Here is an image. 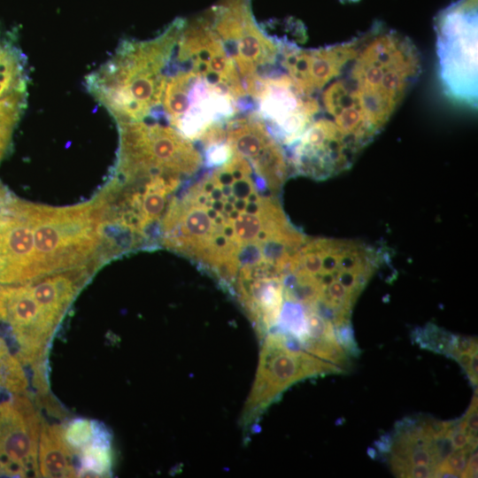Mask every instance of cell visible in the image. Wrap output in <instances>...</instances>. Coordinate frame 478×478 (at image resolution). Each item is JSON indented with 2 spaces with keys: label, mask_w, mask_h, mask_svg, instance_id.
<instances>
[{
  "label": "cell",
  "mask_w": 478,
  "mask_h": 478,
  "mask_svg": "<svg viewBox=\"0 0 478 478\" xmlns=\"http://www.w3.org/2000/svg\"><path fill=\"white\" fill-rule=\"evenodd\" d=\"M266 181L232 150L174 196L161 220L158 240L233 288L239 273L277 256L298 232Z\"/></svg>",
  "instance_id": "1"
},
{
  "label": "cell",
  "mask_w": 478,
  "mask_h": 478,
  "mask_svg": "<svg viewBox=\"0 0 478 478\" xmlns=\"http://www.w3.org/2000/svg\"><path fill=\"white\" fill-rule=\"evenodd\" d=\"M184 23L176 19L152 39L122 41L114 54L87 76L88 91L117 123L143 120L160 110L168 66Z\"/></svg>",
  "instance_id": "2"
},
{
  "label": "cell",
  "mask_w": 478,
  "mask_h": 478,
  "mask_svg": "<svg viewBox=\"0 0 478 478\" xmlns=\"http://www.w3.org/2000/svg\"><path fill=\"white\" fill-rule=\"evenodd\" d=\"M420 67L416 47L401 34L374 27L360 36L347 71L379 131L417 80Z\"/></svg>",
  "instance_id": "3"
},
{
  "label": "cell",
  "mask_w": 478,
  "mask_h": 478,
  "mask_svg": "<svg viewBox=\"0 0 478 478\" xmlns=\"http://www.w3.org/2000/svg\"><path fill=\"white\" fill-rule=\"evenodd\" d=\"M22 207L32 231L36 280L101 262L104 218L96 199L68 207L22 201Z\"/></svg>",
  "instance_id": "4"
},
{
  "label": "cell",
  "mask_w": 478,
  "mask_h": 478,
  "mask_svg": "<svg viewBox=\"0 0 478 478\" xmlns=\"http://www.w3.org/2000/svg\"><path fill=\"white\" fill-rule=\"evenodd\" d=\"M439 77L447 96L477 104V0H459L436 23Z\"/></svg>",
  "instance_id": "5"
},
{
  "label": "cell",
  "mask_w": 478,
  "mask_h": 478,
  "mask_svg": "<svg viewBox=\"0 0 478 478\" xmlns=\"http://www.w3.org/2000/svg\"><path fill=\"white\" fill-rule=\"evenodd\" d=\"M205 15L253 101L260 81L280 69V41L270 38L256 24L248 0H223Z\"/></svg>",
  "instance_id": "6"
},
{
  "label": "cell",
  "mask_w": 478,
  "mask_h": 478,
  "mask_svg": "<svg viewBox=\"0 0 478 478\" xmlns=\"http://www.w3.org/2000/svg\"><path fill=\"white\" fill-rule=\"evenodd\" d=\"M160 110L169 125L194 143L212 126L241 112L231 94L204 77L171 65Z\"/></svg>",
  "instance_id": "7"
},
{
  "label": "cell",
  "mask_w": 478,
  "mask_h": 478,
  "mask_svg": "<svg viewBox=\"0 0 478 478\" xmlns=\"http://www.w3.org/2000/svg\"><path fill=\"white\" fill-rule=\"evenodd\" d=\"M164 120L149 117L140 121L118 123V161L191 180L203 167L201 151L194 142Z\"/></svg>",
  "instance_id": "8"
},
{
  "label": "cell",
  "mask_w": 478,
  "mask_h": 478,
  "mask_svg": "<svg viewBox=\"0 0 478 478\" xmlns=\"http://www.w3.org/2000/svg\"><path fill=\"white\" fill-rule=\"evenodd\" d=\"M253 102L254 112L286 150L320 113L317 97L305 94L281 68L260 81Z\"/></svg>",
  "instance_id": "9"
},
{
  "label": "cell",
  "mask_w": 478,
  "mask_h": 478,
  "mask_svg": "<svg viewBox=\"0 0 478 478\" xmlns=\"http://www.w3.org/2000/svg\"><path fill=\"white\" fill-rule=\"evenodd\" d=\"M280 332L267 335L260 354L257 377L246 402L245 420L274 401L292 383L320 374L336 373L335 365L304 349L292 351L284 344Z\"/></svg>",
  "instance_id": "10"
},
{
  "label": "cell",
  "mask_w": 478,
  "mask_h": 478,
  "mask_svg": "<svg viewBox=\"0 0 478 478\" xmlns=\"http://www.w3.org/2000/svg\"><path fill=\"white\" fill-rule=\"evenodd\" d=\"M42 424L27 394H0V476H39Z\"/></svg>",
  "instance_id": "11"
},
{
  "label": "cell",
  "mask_w": 478,
  "mask_h": 478,
  "mask_svg": "<svg viewBox=\"0 0 478 478\" xmlns=\"http://www.w3.org/2000/svg\"><path fill=\"white\" fill-rule=\"evenodd\" d=\"M224 138L275 193L291 172L282 146L254 111L240 112L224 123Z\"/></svg>",
  "instance_id": "12"
},
{
  "label": "cell",
  "mask_w": 478,
  "mask_h": 478,
  "mask_svg": "<svg viewBox=\"0 0 478 478\" xmlns=\"http://www.w3.org/2000/svg\"><path fill=\"white\" fill-rule=\"evenodd\" d=\"M360 37L315 50H302L280 41L279 65L306 95L316 96L354 58Z\"/></svg>",
  "instance_id": "13"
},
{
  "label": "cell",
  "mask_w": 478,
  "mask_h": 478,
  "mask_svg": "<svg viewBox=\"0 0 478 478\" xmlns=\"http://www.w3.org/2000/svg\"><path fill=\"white\" fill-rule=\"evenodd\" d=\"M36 280L33 237L22 201L14 199L0 211V284Z\"/></svg>",
  "instance_id": "14"
},
{
  "label": "cell",
  "mask_w": 478,
  "mask_h": 478,
  "mask_svg": "<svg viewBox=\"0 0 478 478\" xmlns=\"http://www.w3.org/2000/svg\"><path fill=\"white\" fill-rule=\"evenodd\" d=\"M27 60L20 48L0 33V160L21 118L27 97Z\"/></svg>",
  "instance_id": "15"
},
{
  "label": "cell",
  "mask_w": 478,
  "mask_h": 478,
  "mask_svg": "<svg viewBox=\"0 0 478 478\" xmlns=\"http://www.w3.org/2000/svg\"><path fill=\"white\" fill-rule=\"evenodd\" d=\"M37 462L39 476H78L76 456L65 439L62 424L42 422Z\"/></svg>",
  "instance_id": "16"
},
{
  "label": "cell",
  "mask_w": 478,
  "mask_h": 478,
  "mask_svg": "<svg viewBox=\"0 0 478 478\" xmlns=\"http://www.w3.org/2000/svg\"><path fill=\"white\" fill-rule=\"evenodd\" d=\"M78 476H107L112 468L111 438L103 427L77 455Z\"/></svg>",
  "instance_id": "17"
},
{
  "label": "cell",
  "mask_w": 478,
  "mask_h": 478,
  "mask_svg": "<svg viewBox=\"0 0 478 478\" xmlns=\"http://www.w3.org/2000/svg\"><path fill=\"white\" fill-rule=\"evenodd\" d=\"M29 379L25 366L12 352L0 333V393L27 394Z\"/></svg>",
  "instance_id": "18"
},
{
  "label": "cell",
  "mask_w": 478,
  "mask_h": 478,
  "mask_svg": "<svg viewBox=\"0 0 478 478\" xmlns=\"http://www.w3.org/2000/svg\"><path fill=\"white\" fill-rule=\"evenodd\" d=\"M457 335L434 324H428L424 328H417L412 332V339L420 347L444 354L454 358Z\"/></svg>",
  "instance_id": "19"
},
{
  "label": "cell",
  "mask_w": 478,
  "mask_h": 478,
  "mask_svg": "<svg viewBox=\"0 0 478 478\" xmlns=\"http://www.w3.org/2000/svg\"><path fill=\"white\" fill-rule=\"evenodd\" d=\"M104 426L96 421L76 418L63 425L65 439L76 458L81 448L89 444Z\"/></svg>",
  "instance_id": "20"
},
{
  "label": "cell",
  "mask_w": 478,
  "mask_h": 478,
  "mask_svg": "<svg viewBox=\"0 0 478 478\" xmlns=\"http://www.w3.org/2000/svg\"><path fill=\"white\" fill-rule=\"evenodd\" d=\"M476 448L477 446L467 443L464 448L454 451L438 465L460 476L466 467L471 452Z\"/></svg>",
  "instance_id": "21"
},
{
  "label": "cell",
  "mask_w": 478,
  "mask_h": 478,
  "mask_svg": "<svg viewBox=\"0 0 478 478\" xmlns=\"http://www.w3.org/2000/svg\"><path fill=\"white\" fill-rule=\"evenodd\" d=\"M334 330L336 342L343 349L346 354L358 357L360 353V350L355 341L351 321L344 322L334 328Z\"/></svg>",
  "instance_id": "22"
},
{
  "label": "cell",
  "mask_w": 478,
  "mask_h": 478,
  "mask_svg": "<svg viewBox=\"0 0 478 478\" xmlns=\"http://www.w3.org/2000/svg\"><path fill=\"white\" fill-rule=\"evenodd\" d=\"M477 389L475 388V396H474L472 403L463 416L466 425V434L469 438V443L477 446V428H478V401H477Z\"/></svg>",
  "instance_id": "23"
},
{
  "label": "cell",
  "mask_w": 478,
  "mask_h": 478,
  "mask_svg": "<svg viewBox=\"0 0 478 478\" xmlns=\"http://www.w3.org/2000/svg\"><path fill=\"white\" fill-rule=\"evenodd\" d=\"M477 350L478 348L476 338L457 335L454 359L460 353H474Z\"/></svg>",
  "instance_id": "24"
},
{
  "label": "cell",
  "mask_w": 478,
  "mask_h": 478,
  "mask_svg": "<svg viewBox=\"0 0 478 478\" xmlns=\"http://www.w3.org/2000/svg\"><path fill=\"white\" fill-rule=\"evenodd\" d=\"M436 467L428 466H410L406 473V477L411 478H429L434 477V470Z\"/></svg>",
  "instance_id": "25"
},
{
  "label": "cell",
  "mask_w": 478,
  "mask_h": 478,
  "mask_svg": "<svg viewBox=\"0 0 478 478\" xmlns=\"http://www.w3.org/2000/svg\"><path fill=\"white\" fill-rule=\"evenodd\" d=\"M477 448L474 449L467 461V465L464 472L461 474L460 477H477Z\"/></svg>",
  "instance_id": "26"
},
{
  "label": "cell",
  "mask_w": 478,
  "mask_h": 478,
  "mask_svg": "<svg viewBox=\"0 0 478 478\" xmlns=\"http://www.w3.org/2000/svg\"><path fill=\"white\" fill-rule=\"evenodd\" d=\"M477 363H478V352L474 351L472 355L470 366L466 372V374L471 382V383L476 387L478 382V371H477Z\"/></svg>",
  "instance_id": "27"
},
{
  "label": "cell",
  "mask_w": 478,
  "mask_h": 478,
  "mask_svg": "<svg viewBox=\"0 0 478 478\" xmlns=\"http://www.w3.org/2000/svg\"><path fill=\"white\" fill-rule=\"evenodd\" d=\"M377 449L382 453L390 452V448L392 444V437L390 435H383L380 440L375 442Z\"/></svg>",
  "instance_id": "28"
},
{
  "label": "cell",
  "mask_w": 478,
  "mask_h": 478,
  "mask_svg": "<svg viewBox=\"0 0 478 478\" xmlns=\"http://www.w3.org/2000/svg\"><path fill=\"white\" fill-rule=\"evenodd\" d=\"M472 355L473 353H460L455 358V360L459 362V364L460 365L462 369L466 372V374L470 366Z\"/></svg>",
  "instance_id": "29"
}]
</instances>
